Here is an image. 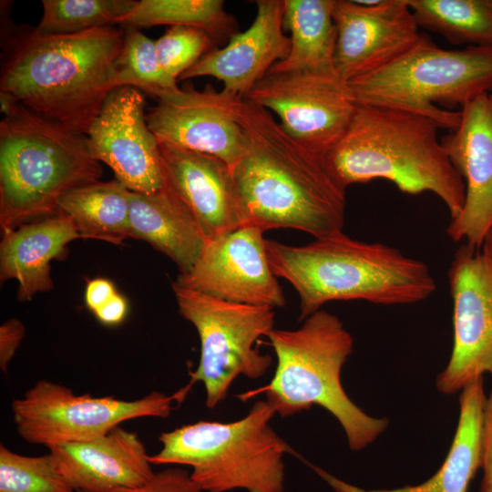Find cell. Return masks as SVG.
<instances>
[{
    "mask_svg": "<svg viewBox=\"0 0 492 492\" xmlns=\"http://www.w3.org/2000/svg\"><path fill=\"white\" fill-rule=\"evenodd\" d=\"M245 149L232 167L246 224L291 228L323 239L343 232L345 190L322 157L290 137L272 114L243 99L238 114Z\"/></svg>",
    "mask_w": 492,
    "mask_h": 492,
    "instance_id": "1",
    "label": "cell"
},
{
    "mask_svg": "<svg viewBox=\"0 0 492 492\" xmlns=\"http://www.w3.org/2000/svg\"><path fill=\"white\" fill-rule=\"evenodd\" d=\"M125 29L43 36L18 31L5 41L0 91L32 111L87 135L117 87Z\"/></svg>",
    "mask_w": 492,
    "mask_h": 492,
    "instance_id": "2",
    "label": "cell"
},
{
    "mask_svg": "<svg viewBox=\"0 0 492 492\" xmlns=\"http://www.w3.org/2000/svg\"><path fill=\"white\" fill-rule=\"evenodd\" d=\"M438 129L433 120L411 111L357 103L346 130L322 159L344 190L385 179L406 194L429 191L453 220L463 209L466 188L437 138Z\"/></svg>",
    "mask_w": 492,
    "mask_h": 492,
    "instance_id": "3",
    "label": "cell"
},
{
    "mask_svg": "<svg viewBox=\"0 0 492 492\" xmlns=\"http://www.w3.org/2000/svg\"><path fill=\"white\" fill-rule=\"evenodd\" d=\"M266 251L274 275L288 281L300 296V321L331 301L410 304L425 300L436 289L425 262L343 232L303 246L266 240Z\"/></svg>",
    "mask_w": 492,
    "mask_h": 492,
    "instance_id": "4",
    "label": "cell"
},
{
    "mask_svg": "<svg viewBox=\"0 0 492 492\" xmlns=\"http://www.w3.org/2000/svg\"><path fill=\"white\" fill-rule=\"evenodd\" d=\"M87 135L20 102L0 121V227L5 232L59 213L67 191L99 180Z\"/></svg>",
    "mask_w": 492,
    "mask_h": 492,
    "instance_id": "5",
    "label": "cell"
},
{
    "mask_svg": "<svg viewBox=\"0 0 492 492\" xmlns=\"http://www.w3.org/2000/svg\"><path fill=\"white\" fill-rule=\"evenodd\" d=\"M267 336L277 357L275 374L268 384L241 395L243 401L265 393L282 417L318 405L340 423L353 451L365 448L385 431L388 419L364 413L343 388L342 368L354 340L337 316L319 310L300 328L273 329Z\"/></svg>",
    "mask_w": 492,
    "mask_h": 492,
    "instance_id": "6",
    "label": "cell"
},
{
    "mask_svg": "<svg viewBox=\"0 0 492 492\" xmlns=\"http://www.w3.org/2000/svg\"><path fill=\"white\" fill-rule=\"evenodd\" d=\"M267 401L254 403L237 421H199L160 434L152 465H186L203 492H283V456L289 446L270 425Z\"/></svg>",
    "mask_w": 492,
    "mask_h": 492,
    "instance_id": "7",
    "label": "cell"
},
{
    "mask_svg": "<svg viewBox=\"0 0 492 492\" xmlns=\"http://www.w3.org/2000/svg\"><path fill=\"white\" fill-rule=\"evenodd\" d=\"M358 104L411 111L454 130L461 108L492 91V47L444 49L423 35L386 67L347 83Z\"/></svg>",
    "mask_w": 492,
    "mask_h": 492,
    "instance_id": "8",
    "label": "cell"
},
{
    "mask_svg": "<svg viewBox=\"0 0 492 492\" xmlns=\"http://www.w3.org/2000/svg\"><path fill=\"white\" fill-rule=\"evenodd\" d=\"M172 289L179 314L195 326L200 340L199 365L185 388L201 382L206 406L215 408L239 375L258 379L271 366L272 356L254 344L273 330V308L227 302L174 283Z\"/></svg>",
    "mask_w": 492,
    "mask_h": 492,
    "instance_id": "9",
    "label": "cell"
},
{
    "mask_svg": "<svg viewBox=\"0 0 492 492\" xmlns=\"http://www.w3.org/2000/svg\"><path fill=\"white\" fill-rule=\"evenodd\" d=\"M179 392L168 395L151 392L136 400L76 395L70 388L39 380L21 398L12 402L18 435L32 445L52 446L99 437L122 422L138 417H168Z\"/></svg>",
    "mask_w": 492,
    "mask_h": 492,
    "instance_id": "10",
    "label": "cell"
},
{
    "mask_svg": "<svg viewBox=\"0 0 492 492\" xmlns=\"http://www.w3.org/2000/svg\"><path fill=\"white\" fill-rule=\"evenodd\" d=\"M244 99L274 113L282 129L321 157L343 136L357 108L336 74L268 73Z\"/></svg>",
    "mask_w": 492,
    "mask_h": 492,
    "instance_id": "11",
    "label": "cell"
},
{
    "mask_svg": "<svg viewBox=\"0 0 492 492\" xmlns=\"http://www.w3.org/2000/svg\"><path fill=\"white\" fill-rule=\"evenodd\" d=\"M448 281L454 342L448 364L436 380L444 395L461 391L486 373L492 375V256L483 248L462 244Z\"/></svg>",
    "mask_w": 492,
    "mask_h": 492,
    "instance_id": "12",
    "label": "cell"
},
{
    "mask_svg": "<svg viewBox=\"0 0 492 492\" xmlns=\"http://www.w3.org/2000/svg\"><path fill=\"white\" fill-rule=\"evenodd\" d=\"M157 99L146 120L159 142L215 156L231 169L242 157L245 141L238 114L244 98L210 83L202 90L186 83Z\"/></svg>",
    "mask_w": 492,
    "mask_h": 492,
    "instance_id": "13",
    "label": "cell"
},
{
    "mask_svg": "<svg viewBox=\"0 0 492 492\" xmlns=\"http://www.w3.org/2000/svg\"><path fill=\"white\" fill-rule=\"evenodd\" d=\"M263 232L244 224L207 240L190 271L173 283L227 302L283 306L285 298L269 263Z\"/></svg>",
    "mask_w": 492,
    "mask_h": 492,
    "instance_id": "14",
    "label": "cell"
},
{
    "mask_svg": "<svg viewBox=\"0 0 492 492\" xmlns=\"http://www.w3.org/2000/svg\"><path fill=\"white\" fill-rule=\"evenodd\" d=\"M334 69L346 83L379 70L422 37L407 0H334Z\"/></svg>",
    "mask_w": 492,
    "mask_h": 492,
    "instance_id": "15",
    "label": "cell"
},
{
    "mask_svg": "<svg viewBox=\"0 0 492 492\" xmlns=\"http://www.w3.org/2000/svg\"><path fill=\"white\" fill-rule=\"evenodd\" d=\"M145 97L136 87L114 88L87 134L92 157L107 164L130 191L164 188L159 145L149 129Z\"/></svg>",
    "mask_w": 492,
    "mask_h": 492,
    "instance_id": "16",
    "label": "cell"
},
{
    "mask_svg": "<svg viewBox=\"0 0 492 492\" xmlns=\"http://www.w3.org/2000/svg\"><path fill=\"white\" fill-rule=\"evenodd\" d=\"M460 112L457 128L440 138L466 188L463 209L446 233L480 249L492 231V94L476 97Z\"/></svg>",
    "mask_w": 492,
    "mask_h": 492,
    "instance_id": "17",
    "label": "cell"
},
{
    "mask_svg": "<svg viewBox=\"0 0 492 492\" xmlns=\"http://www.w3.org/2000/svg\"><path fill=\"white\" fill-rule=\"evenodd\" d=\"M165 186L192 214L207 240L246 224L231 168L212 155L159 142Z\"/></svg>",
    "mask_w": 492,
    "mask_h": 492,
    "instance_id": "18",
    "label": "cell"
},
{
    "mask_svg": "<svg viewBox=\"0 0 492 492\" xmlns=\"http://www.w3.org/2000/svg\"><path fill=\"white\" fill-rule=\"evenodd\" d=\"M256 16L248 29L233 35L222 47L204 55L179 80L212 77L224 90L245 98L252 87L290 52L283 32V0H258Z\"/></svg>",
    "mask_w": 492,
    "mask_h": 492,
    "instance_id": "19",
    "label": "cell"
},
{
    "mask_svg": "<svg viewBox=\"0 0 492 492\" xmlns=\"http://www.w3.org/2000/svg\"><path fill=\"white\" fill-rule=\"evenodd\" d=\"M48 449L75 492L140 487L156 473L138 435L119 425L92 440L52 446Z\"/></svg>",
    "mask_w": 492,
    "mask_h": 492,
    "instance_id": "20",
    "label": "cell"
},
{
    "mask_svg": "<svg viewBox=\"0 0 492 492\" xmlns=\"http://www.w3.org/2000/svg\"><path fill=\"white\" fill-rule=\"evenodd\" d=\"M80 238L73 220L57 213L2 233L0 279L18 282L17 299L27 302L53 288L50 262Z\"/></svg>",
    "mask_w": 492,
    "mask_h": 492,
    "instance_id": "21",
    "label": "cell"
},
{
    "mask_svg": "<svg viewBox=\"0 0 492 492\" xmlns=\"http://www.w3.org/2000/svg\"><path fill=\"white\" fill-rule=\"evenodd\" d=\"M459 397V419L449 452L440 468L426 481L393 489H364L312 465L334 492H467L481 465V435L487 396L483 376L469 382Z\"/></svg>",
    "mask_w": 492,
    "mask_h": 492,
    "instance_id": "22",
    "label": "cell"
},
{
    "mask_svg": "<svg viewBox=\"0 0 492 492\" xmlns=\"http://www.w3.org/2000/svg\"><path fill=\"white\" fill-rule=\"evenodd\" d=\"M129 238L147 241L170 258L180 274L190 271L207 239L181 200L166 186L130 193Z\"/></svg>",
    "mask_w": 492,
    "mask_h": 492,
    "instance_id": "23",
    "label": "cell"
},
{
    "mask_svg": "<svg viewBox=\"0 0 492 492\" xmlns=\"http://www.w3.org/2000/svg\"><path fill=\"white\" fill-rule=\"evenodd\" d=\"M283 1V27L291 32L290 52L269 73L308 71L336 74L334 0Z\"/></svg>",
    "mask_w": 492,
    "mask_h": 492,
    "instance_id": "24",
    "label": "cell"
},
{
    "mask_svg": "<svg viewBox=\"0 0 492 492\" xmlns=\"http://www.w3.org/2000/svg\"><path fill=\"white\" fill-rule=\"evenodd\" d=\"M131 191L118 179L75 188L58 200V211L70 217L80 238L121 245L129 238Z\"/></svg>",
    "mask_w": 492,
    "mask_h": 492,
    "instance_id": "25",
    "label": "cell"
},
{
    "mask_svg": "<svg viewBox=\"0 0 492 492\" xmlns=\"http://www.w3.org/2000/svg\"><path fill=\"white\" fill-rule=\"evenodd\" d=\"M117 24L136 28L195 27L205 31L215 46L226 45L238 33L237 21L225 10L222 0H139Z\"/></svg>",
    "mask_w": 492,
    "mask_h": 492,
    "instance_id": "26",
    "label": "cell"
},
{
    "mask_svg": "<svg viewBox=\"0 0 492 492\" xmlns=\"http://www.w3.org/2000/svg\"><path fill=\"white\" fill-rule=\"evenodd\" d=\"M419 27L453 45L492 47V10L487 0H407Z\"/></svg>",
    "mask_w": 492,
    "mask_h": 492,
    "instance_id": "27",
    "label": "cell"
},
{
    "mask_svg": "<svg viewBox=\"0 0 492 492\" xmlns=\"http://www.w3.org/2000/svg\"><path fill=\"white\" fill-rule=\"evenodd\" d=\"M137 0H43L38 35L63 36L108 26L129 13Z\"/></svg>",
    "mask_w": 492,
    "mask_h": 492,
    "instance_id": "28",
    "label": "cell"
},
{
    "mask_svg": "<svg viewBox=\"0 0 492 492\" xmlns=\"http://www.w3.org/2000/svg\"><path fill=\"white\" fill-rule=\"evenodd\" d=\"M125 42L118 61L116 86L133 87L156 98L177 91V81L162 70L156 54L155 40L136 27H123Z\"/></svg>",
    "mask_w": 492,
    "mask_h": 492,
    "instance_id": "29",
    "label": "cell"
},
{
    "mask_svg": "<svg viewBox=\"0 0 492 492\" xmlns=\"http://www.w3.org/2000/svg\"><path fill=\"white\" fill-rule=\"evenodd\" d=\"M0 492H75L49 454L23 456L0 445Z\"/></svg>",
    "mask_w": 492,
    "mask_h": 492,
    "instance_id": "30",
    "label": "cell"
},
{
    "mask_svg": "<svg viewBox=\"0 0 492 492\" xmlns=\"http://www.w3.org/2000/svg\"><path fill=\"white\" fill-rule=\"evenodd\" d=\"M215 47L205 31L190 26H169L163 36L155 40L156 54L162 70L177 82L185 71Z\"/></svg>",
    "mask_w": 492,
    "mask_h": 492,
    "instance_id": "31",
    "label": "cell"
},
{
    "mask_svg": "<svg viewBox=\"0 0 492 492\" xmlns=\"http://www.w3.org/2000/svg\"><path fill=\"white\" fill-rule=\"evenodd\" d=\"M108 492H203L192 480L190 473L181 467H169L156 472L145 486L118 488Z\"/></svg>",
    "mask_w": 492,
    "mask_h": 492,
    "instance_id": "32",
    "label": "cell"
},
{
    "mask_svg": "<svg viewBox=\"0 0 492 492\" xmlns=\"http://www.w3.org/2000/svg\"><path fill=\"white\" fill-rule=\"evenodd\" d=\"M480 468L483 470V477L478 492H492V389L484 409Z\"/></svg>",
    "mask_w": 492,
    "mask_h": 492,
    "instance_id": "33",
    "label": "cell"
},
{
    "mask_svg": "<svg viewBox=\"0 0 492 492\" xmlns=\"http://www.w3.org/2000/svg\"><path fill=\"white\" fill-rule=\"evenodd\" d=\"M25 334L26 327L18 319H9L0 326V367L4 373L7 372Z\"/></svg>",
    "mask_w": 492,
    "mask_h": 492,
    "instance_id": "34",
    "label": "cell"
},
{
    "mask_svg": "<svg viewBox=\"0 0 492 492\" xmlns=\"http://www.w3.org/2000/svg\"><path fill=\"white\" fill-rule=\"evenodd\" d=\"M118 292L114 283L104 278H96L87 282L85 291V302L95 313L107 303Z\"/></svg>",
    "mask_w": 492,
    "mask_h": 492,
    "instance_id": "35",
    "label": "cell"
},
{
    "mask_svg": "<svg viewBox=\"0 0 492 492\" xmlns=\"http://www.w3.org/2000/svg\"><path fill=\"white\" fill-rule=\"evenodd\" d=\"M128 304L124 296L116 293L94 314L103 324L112 326L121 323L127 316Z\"/></svg>",
    "mask_w": 492,
    "mask_h": 492,
    "instance_id": "36",
    "label": "cell"
},
{
    "mask_svg": "<svg viewBox=\"0 0 492 492\" xmlns=\"http://www.w3.org/2000/svg\"><path fill=\"white\" fill-rule=\"evenodd\" d=\"M482 248L492 256V231L487 236Z\"/></svg>",
    "mask_w": 492,
    "mask_h": 492,
    "instance_id": "37",
    "label": "cell"
},
{
    "mask_svg": "<svg viewBox=\"0 0 492 492\" xmlns=\"http://www.w3.org/2000/svg\"><path fill=\"white\" fill-rule=\"evenodd\" d=\"M487 4L489 5L491 10H492V0H487Z\"/></svg>",
    "mask_w": 492,
    "mask_h": 492,
    "instance_id": "38",
    "label": "cell"
}]
</instances>
